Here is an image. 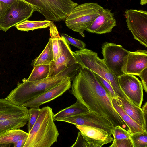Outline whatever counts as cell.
Instances as JSON below:
<instances>
[{"instance_id":"cell-1","label":"cell","mask_w":147,"mask_h":147,"mask_svg":"<svg viewBox=\"0 0 147 147\" xmlns=\"http://www.w3.org/2000/svg\"><path fill=\"white\" fill-rule=\"evenodd\" d=\"M72 81L70 92L77 100L90 111L109 120L114 127L119 125L129 131L113 107L111 99L93 71L81 67Z\"/></svg>"},{"instance_id":"cell-2","label":"cell","mask_w":147,"mask_h":147,"mask_svg":"<svg viewBox=\"0 0 147 147\" xmlns=\"http://www.w3.org/2000/svg\"><path fill=\"white\" fill-rule=\"evenodd\" d=\"M79 68L76 63L52 77L35 81L24 79L23 82L18 83L16 88L5 98L14 104L22 105L63 81L69 79L73 80Z\"/></svg>"},{"instance_id":"cell-3","label":"cell","mask_w":147,"mask_h":147,"mask_svg":"<svg viewBox=\"0 0 147 147\" xmlns=\"http://www.w3.org/2000/svg\"><path fill=\"white\" fill-rule=\"evenodd\" d=\"M54 114L49 106L40 109L24 147H50L57 142L59 134L53 119Z\"/></svg>"},{"instance_id":"cell-4","label":"cell","mask_w":147,"mask_h":147,"mask_svg":"<svg viewBox=\"0 0 147 147\" xmlns=\"http://www.w3.org/2000/svg\"><path fill=\"white\" fill-rule=\"evenodd\" d=\"M72 53L77 63L81 67L87 68L101 76L111 86L117 96L130 101L121 90L118 77L109 68L103 59L98 57L97 53L85 48Z\"/></svg>"},{"instance_id":"cell-5","label":"cell","mask_w":147,"mask_h":147,"mask_svg":"<svg viewBox=\"0 0 147 147\" xmlns=\"http://www.w3.org/2000/svg\"><path fill=\"white\" fill-rule=\"evenodd\" d=\"M46 19L52 21L65 20L78 4L72 0H22Z\"/></svg>"},{"instance_id":"cell-6","label":"cell","mask_w":147,"mask_h":147,"mask_svg":"<svg viewBox=\"0 0 147 147\" xmlns=\"http://www.w3.org/2000/svg\"><path fill=\"white\" fill-rule=\"evenodd\" d=\"M104 8L98 3L89 2L78 5L66 18V26L83 37L84 31L94 21Z\"/></svg>"},{"instance_id":"cell-7","label":"cell","mask_w":147,"mask_h":147,"mask_svg":"<svg viewBox=\"0 0 147 147\" xmlns=\"http://www.w3.org/2000/svg\"><path fill=\"white\" fill-rule=\"evenodd\" d=\"M129 30L134 39L147 47V12L142 10L127 9L124 14Z\"/></svg>"},{"instance_id":"cell-8","label":"cell","mask_w":147,"mask_h":147,"mask_svg":"<svg viewBox=\"0 0 147 147\" xmlns=\"http://www.w3.org/2000/svg\"><path fill=\"white\" fill-rule=\"evenodd\" d=\"M34 9L22 0H15L6 14L0 19V30L6 31L11 27L28 20Z\"/></svg>"},{"instance_id":"cell-9","label":"cell","mask_w":147,"mask_h":147,"mask_svg":"<svg viewBox=\"0 0 147 147\" xmlns=\"http://www.w3.org/2000/svg\"><path fill=\"white\" fill-rule=\"evenodd\" d=\"M101 48L103 60L109 68L117 77L124 74L122 71L124 58L129 51L122 45L107 42L103 43Z\"/></svg>"},{"instance_id":"cell-10","label":"cell","mask_w":147,"mask_h":147,"mask_svg":"<svg viewBox=\"0 0 147 147\" xmlns=\"http://www.w3.org/2000/svg\"><path fill=\"white\" fill-rule=\"evenodd\" d=\"M74 125H86L103 129L112 135L114 126L105 118L90 111L87 113L63 118L59 121Z\"/></svg>"},{"instance_id":"cell-11","label":"cell","mask_w":147,"mask_h":147,"mask_svg":"<svg viewBox=\"0 0 147 147\" xmlns=\"http://www.w3.org/2000/svg\"><path fill=\"white\" fill-rule=\"evenodd\" d=\"M120 87L132 102L141 107L143 100V88L141 82L134 75L124 74L118 77Z\"/></svg>"},{"instance_id":"cell-12","label":"cell","mask_w":147,"mask_h":147,"mask_svg":"<svg viewBox=\"0 0 147 147\" xmlns=\"http://www.w3.org/2000/svg\"><path fill=\"white\" fill-rule=\"evenodd\" d=\"M75 126L82 134L88 147H101L113 140L112 135L103 129L86 125Z\"/></svg>"},{"instance_id":"cell-13","label":"cell","mask_w":147,"mask_h":147,"mask_svg":"<svg viewBox=\"0 0 147 147\" xmlns=\"http://www.w3.org/2000/svg\"><path fill=\"white\" fill-rule=\"evenodd\" d=\"M147 67V51L139 49L129 52L124 58L122 71L124 74L138 76Z\"/></svg>"},{"instance_id":"cell-14","label":"cell","mask_w":147,"mask_h":147,"mask_svg":"<svg viewBox=\"0 0 147 147\" xmlns=\"http://www.w3.org/2000/svg\"><path fill=\"white\" fill-rule=\"evenodd\" d=\"M69 79L62 82L43 93L38 96L32 99L22 105L26 107L39 106L48 102L61 96L71 88V81Z\"/></svg>"},{"instance_id":"cell-15","label":"cell","mask_w":147,"mask_h":147,"mask_svg":"<svg viewBox=\"0 0 147 147\" xmlns=\"http://www.w3.org/2000/svg\"><path fill=\"white\" fill-rule=\"evenodd\" d=\"M61 53L55 61L49 64L50 70L48 77H52L59 74L66 68L77 63L69 44L61 35Z\"/></svg>"},{"instance_id":"cell-16","label":"cell","mask_w":147,"mask_h":147,"mask_svg":"<svg viewBox=\"0 0 147 147\" xmlns=\"http://www.w3.org/2000/svg\"><path fill=\"white\" fill-rule=\"evenodd\" d=\"M116 25V20L113 13L111 10L104 8L86 30L98 34H105L111 32Z\"/></svg>"},{"instance_id":"cell-17","label":"cell","mask_w":147,"mask_h":147,"mask_svg":"<svg viewBox=\"0 0 147 147\" xmlns=\"http://www.w3.org/2000/svg\"><path fill=\"white\" fill-rule=\"evenodd\" d=\"M28 109L22 105H17L5 98L0 99V123L8 119L29 117Z\"/></svg>"},{"instance_id":"cell-18","label":"cell","mask_w":147,"mask_h":147,"mask_svg":"<svg viewBox=\"0 0 147 147\" xmlns=\"http://www.w3.org/2000/svg\"><path fill=\"white\" fill-rule=\"evenodd\" d=\"M117 99L126 113L137 123L147 130L146 119L142 108L126 99L118 96Z\"/></svg>"},{"instance_id":"cell-19","label":"cell","mask_w":147,"mask_h":147,"mask_svg":"<svg viewBox=\"0 0 147 147\" xmlns=\"http://www.w3.org/2000/svg\"><path fill=\"white\" fill-rule=\"evenodd\" d=\"M111 101L113 107L128 127L129 131L131 134L146 130L137 123L126 113L117 98L111 99Z\"/></svg>"},{"instance_id":"cell-20","label":"cell","mask_w":147,"mask_h":147,"mask_svg":"<svg viewBox=\"0 0 147 147\" xmlns=\"http://www.w3.org/2000/svg\"><path fill=\"white\" fill-rule=\"evenodd\" d=\"M89 111L85 105L77 100L73 105L54 114L53 119L54 121H59L63 118L86 113Z\"/></svg>"},{"instance_id":"cell-21","label":"cell","mask_w":147,"mask_h":147,"mask_svg":"<svg viewBox=\"0 0 147 147\" xmlns=\"http://www.w3.org/2000/svg\"><path fill=\"white\" fill-rule=\"evenodd\" d=\"M28 133L20 129H11L0 134V145L13 144L27 137Z\"/></svg>"},{"instance_id":"cell-22","label":"cell","mask_w":147,"mask_h":147,"mask_svg":"<svg viewBox=\"0 0 147 147\" xmlns=\"http://www.w3.org/2000/svg\"><path fill=\"white\" fill-rule=\"evenodd\" d=\"M49 27L50 38L52 42L53 55V61H55L61 53V37L59 35L57 27L53 23V22Z\"/></svg>"},{"instance_id":"cell-23","label":"cell","mask_w":147,"mask_h":147,"mask_svg":"<svg viewBox=\"0 0 147 147\" xmlns=\"http://www.w3.org/2000/svg\"><path fill=\"white\" fill-rule=\"evenodd\" d=\"M53 60L52 44L50 38L42 52L33 60L31 63L33 66L40 65L49 64Z\"/></svg>"},{"instance_id":"cell-24","label":"cell","mask_w":147,"mask_h":147,"mask_svg":"<svg viewBox=\"0 0 147 147\" xmlns=\"http://www.w3.org/2000/svg\"><path fill=\"white\" fill-rule=\"evenodd\" d=\"M53 22L46 19L43 21H30L27 20L17 24L15 26L18 30L28 31L47 28Z\"/></svg>"},{"instance_id":"cell-25","label":"cell","mask_w":147,"mask_h":147,"mask_svg":"<svg viewBox=\"0 0 147 147\" xmlns=\"http://www.w3.org/2000/svg\"><path fill=\"white\" fill-rule=\"evenodd\" d=\"M29 117L8 119L0 123V134L7 131L19 129L27 123Z\"/></svg>"},{"instance_id":"cell-26","label":"cell","mask_w":147,"mask_h":147,"mask_svg":"<svg viewBox=\"0 0 147 147\" xmlns=\"http://www.w3.org/2000/svg\"><path fill=\"white\" fill-rule=\"evenodd\" d=\"M50 70L49 64L40 65L33 66L28 81H35L44 79L48 77Z\"/></svg>"},{"instance_id":"cell-27","label":"cell","mask_w":147,"mask_h":147,"mask_svg":"<svg viewBox=\"0 0 147 147\" xmlns=\"http://www.w3.org/2000/svg\"><path fill=\"white\" fill-rule=\"evenodd\" d=\"M130 138L133 147H147V130L131 134Z\"/></svg>"},{"instance_id":"cell-28","label":"cell","mask_w":147,"mask_h":147,"mask_svg":"<svg viewBox=\"0 0 147 147\" xmlns=\"http://www.w3.org/2000/svg\"><path fill=\"white\" fill-rule=\"evenodd\" d=\"M40 109L39 107H30L28 110L29 118L27 125L28 133L37 121L40 113Z\"/></svg>"},{"instance_id":"cell-29","label":"cell","mask_w":147,"mask_h":147,"mask_svg":"<svg viewBox=\"0 0 147 147\" xmlns=\"http://www.w3.org/2000/svg\"><path fill=\"white\" fill-rule=\"evenodd\" d=\"M112 135L114 140L129 138L131 134L129 131L119 125L115 126Z\"/></svg>"},{"instance_id":"cell-30","label":"cell","mask_w":147,"mask_h":147,"mask_svg":"<svg viewBox=\"0 0 147 147\" xmlns=\"http://www.w3.org/2000/svg\"><path fill=\"white\" fill-rule=\"evenodd\" d=\"M94 74L109 97L111 99L117 98V96L109 84L101 76L95 73Z\"/></svg>"},{"instance_id":"cell-31","label":"cell","mask_w":147,"mask_h":147,"mask_svg":"<svg viewBox=\"0 0 147 147\" xmlns=\"http://www.w3.org/2000/svg\"><path fill=\"white\" fill-rule=\"evenodd\" d=\"M61 35L63 37L67 43L74 46L79 49V50L85 48L86 44L82 40L71 37L65 34H62Z\"/></svg>"},{"instance_id":"cell-32","label":"cell","mask_w":147,"mask_h":147,"mask_svg":"<svg viewBox=\"0 0 147 147\" xmlns=\"http://www.w3.org/2000/svg\"><path fill=\"white\" fill-rule=\"evenodd\" d=\"M109 147H133L131 138L120 140H113L112 144Z\"/></svg>"},{"instance_id":"cell-33","label":"cell","mask_w":147,"mask_h":147,"mask_svg":"<svg viewBox=\"0 0 147 147\" xmlns=\"http://www.w3.org/2000/svg\"><path fill=\"white\" fill-rule=\"evenodd\" d=\"M15 0H0V19L6 14Z\"/></svg>"},{"instance_id":"cell-34","label":"cell","mask_w":147,"mask_h":147,"mask_svg":"<svg viewBox=\"0 0 147 147\" xmlns=\"http://www.w3.org/2000/svg\"><path fill=\"white\" fill-rule=\"evenodd\" d=\"M71 147H88L87 143L84 138L82 134L80 131L78 132L77 137L76 141Z\"/></svg>"},{"instance_id":"cell-35","label":"cell","mask_w":147,"mask_h":147,"mask_svg":"<svg viewBox=\"0 0 147 147\" xmlns=\"http://www.w3.org/2000/svg\"><path fill=\"white\" fill-rule=\"evenodd\" d=\"M141 80L143 89L146 92H147V67L144 69L138 76Z\"/></svg>"},{"instance_id":"cell-36","label":"cell","mask_w":147,"mask_h":147,"mask_svg":"<svg viewBox=\"0 0 147 147\" xmlns=\"http://www.w3.org/2000/svg\"><path fill=\"white\" fill-rule=\"evenodd\" d=\"M27 137L20 140L13 144L14 147H24Z\"/></svg>"},{"instance_id":"cell-37","label":"cell","mask_w":147,"mask_h":147,"mask_svg":"<svg viewBox=\"0 0 147 147\" xmlns=\"http://www.w3.org/2000/svg\"><path fill=\"white\" fill-rule=\"evenodd\" d=\"M144 114L145 117L146 119L147 114V102H145L144 105L142 107V109Z\"/></svg>"},{"instance_id":"cell-38","label":"cell","mask_w":147,"mask_h":147,"mask_svg":"<svg viewBox=\"0 0 147 147\" xmlns=\"http://www.w3.org/2000/svg\"><path fill=\"white\" fill-rule=\"evenodd\" d=\"M147 3V0H141L140 4L143 5H146Z\"/></svg>"}]
</instances>
